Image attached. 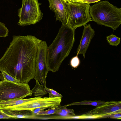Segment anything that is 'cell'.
<instances>
[{
  "label": "cell",
  "mask_w": 121,
  "mask_h": 121,
  "mask_svg": "<svg viewBox=\"0 0 121 121\" xmlns=\"http://www.w3.org/2000/svg\"><path fill=\"white\" fill-rule=\"evenodd\" d=\"M42 40L35 36L13 35L0 59V71H4L21 83L34 78L39 46Z\"/></svg>",
  "instance_id": "6da1fadb"
},
{
  "label": "cell",
  "mask_w": 121,
  "mask_h": 121,
  "mask_svg": "<svg viewBox=\"0 0 121 121\" xmlns=\"http://www.w3.org/2000/svg\"><path fill=\"white\" fill-rule=\"evenodd\" d=\"M75 40V30L67 25H62L54 39L47 48L49 71L54 73L58 70L63 61L69 55Z\"/></svg>",
  "instance_id": "7a4b0ae2"
},
{
  "label": "cell",
  "mask_w": 121,
  "mask_h": 121,
  "mask_svg": "<svg viewBox=\"0 0 121 121\" xmlns=\"http://www.w3.org/2000/svg\"><path fill=\"white\" fill-rule=\"evenodd\" d=\"M89 13L92 20L97 24L116 30L121 24V9L107 0L98 1L90 6Z\"/></svg>",
  "instance_id": "3957f363"
},
{
  "label": "cell",
  "mask_w": 121,
  "mask_h": 121,
  "mask_svg": "<svg viewBox=\"0 0 121 121\" xmlns=\"http://www.w3.org/2000/svg\"><path fill=\"white\" fill-rule=\"evenodd\" d=\"M66 25L75 30L92 21L89 4L76 2H67Z\"/></svg>",
  "instance_id": "277c9868"
},
{
  "label": "cell",
  "mask_w": 121,
  "mask_h": 121,
  "mask_svg": "<svg viewBox=\"0 0 121 121\" xmlns=\"http://www.w3.org/2000/svg\"><path fill=\"white\" fill-rule=\"evenodd\" d=\"M32 95L28 83H17L5 80L0 82V102L22 99Z\"/></svg>",
  "instance_id": "5b68a950"
},
{
  "label": "cell",
  "mask_w": 121,
  "mask_h": 121,
  "mask_svg": "<svg viewBox=\"0 0 121 121\" xmlns=\"http://www.w3.org/2000/svg\"><path fill=\"white\" fill-rule=\"evenodd\" d=\"M38 0H22V7L17 11L18 25L24 26L33 25L42 19L43 14Z\"/></svg>",
  "instance_id": "8992f818"
},
{
  "label": "cell",
  "mask_w": 121,
  "mask_h": 121,
  "mask_svg": "<svg viewBox=\"0 0 121 121\" xmlns=\"http://www.w3.org/2000/svg\"><path fill=\"white\" fill-rule=\"evenodd\" d=\"M48 46L45 41L39 44L35 66L34 78L37 80L44 87L46 86V78L48 70L47 61L46 51Z\"/></svg>",
  "instance_id": "52a82bcc"
},
{
  "label": "cell",
  "mask_w": 121,
  "mask_h": 121,
  "mask_svg": "<svg viewBox=\"0 0 121 121\" xmlns=\"http://www.w3.org/2000/svg\"><path fill=\"white\" fill-rule=\"evenodd\" d=\"M61 98L44 97L32 100L9 108L6 110H29L41 107H47L48 108L58 107L60 105Z\"/></svg>",
  "instance_id": "ba28073f"
},
{
  "label": "cell",
  "mask_w": 121,
  "mask_h": 121,
  "mask_svg": "<svg viewBox=\"0 0 121 121\" xmlns=\"http://www.w3.org/2000/svg\"><path fill=\"white\" fill-rule=\"evenodd\" d=\"M117 112H121V101L107 102L84 114L95 116L100 118L104 115Z\"/></svg>",
  "instance_id": "9c48e42d"
},
{
  "label": "cell",
  "mask_w": 121,
  "mask_h": 121,
  "mask_svg": "<svg viewBox=\"0 0 121 121\" xmlns=\"http://www.w3.org/2000/svg\"><path fill=\"white\" fill-rule=\"evenodd\" d=\"M49 7L55 13L56 21L59 20L62 25H66L67 3L64 0H48Z\"/></svg>",
  "instance_id": "30bf717a"
},
{
  "label": "cell",
  "mask_w": 121,
  "mask_h": 121,
  "mask_svg": "<svg viewBox=\"0 0 121 121\" xmlns=\"http://www.w3.org/2000/svg\"><path fill=\"white\" fill-rule=\"evenodd\" d=\"M82 35L77 48V55L82 54L84 59L85 54L91 40L95 35V31L90 24L84 26Z\"/></svg>",
  "instance_id": "8fae6325"
},
{
  "label": "cell",
  "mask_w": 121,
  "mask_h": 121,
  "mask_svg": "<svg viewBox=\"0 0 121 121\" xmlns=\"http://www.w3.org/2000/svg\"><path fill=\"white\" fill-rule=\"evenodd\" d=\"M2 111L11 118H30L35 115L30 110H3Z\"/></svg>",
  "instance_id": "7c38bea8"
},
{
  "label": "cell",
  "mask_w": 121,
  "mask_h": 121,
  "mask_svg": "<svg viewBox=\"0 0 121 121\" xmlns=\"http://www.w3.org/2000/svg\"><path fill=\"white\" fill-rule=\"evenodd\" d=\"M40 98L35 97L25 99H14L1 101L0 102V110H6L11 107Z\"/></svg>",
  "instance_id": "4fadbf2b"
},
{
  "label": "cell",
  "mask_w": 121,
  "mask_h": 121,
  "mask_svg": "<svg viewBox=\"0 0 121 121\" xmlns=\"http://www.w3.org/2000/svg\"><path fill=\"white\" fill-rule=\"evenodd\" d=\"M36 83L34 88L31 90L32 94L36 97H41L46 95L47 93L45 91L44 87L40 84L37 80H36Z\"/></svg>",
  "instance_id": "5bb4252c"
},
{
  "label": "cell",
  "mask_w": 121,
  "mask_h": 121,
  "mask_svg": "<svg viewBox=\"0 0 121 121\" xmlns=\"http://www.w3.org/2000/svg\"><path fill=\"white\" fill-rule=\"evenodd\" d=\"M106 102L101 100L92 101L84 100L80 102H73L66 105L67 106L72 105H90L97 107L105 104Z\"/></svg>",
  "instance_id": "9a60e30c"
},
{
  "label": "cell",
  "mask_w": 121,
  "mask_h": 121,
  "mask_svg": "<svg viewBox=\"0 0 121 121\" xmlns=\"http://www.w3.org/2000/svg\"><path fill=\"white\" fill-rule=\"evenodd\" d=\"M106 38L108 42L111 45L117 46L120 43L121 38L113 34L107 36Z\"/></svg>",
  "instance_id": "2e32d148"
},
{
  "label": "cell",
  "mask_w": 121,
  "mask_h": 121,
  "mask_svg": "<svg viewBox=\"0 0 121 121\" xmlns=\"http://www.w3.org/2000/svg\"><path fill=\"white\" fill-rule=\"evenodd\" d=\"M61 109L60 105L58 107L49 108L48 110H43L38 113L36 115H37L43 116L53 114L55 113L58 110Z\"/></svg>",
  "instance_id": "e0dca14e"
},
{
  "label": "cell",
  "mask_w": 121,
  "mask_h": 121,
  "mask_svg": "<svg viewBox=\"0 0 121 121\" xmlns=\"http://www.w3.org/2000/svg\"><path fill=\"white\" fill-rule=\"evenodd\" d=\"M45 91L49 94V97L55 98L60 97L62 98V96L52 89L48 88L45 86L44 87Z\"/></svg>",
  "instance_id": "ac0fdd59"
},
{
  "label": "cell",
  "mask_w": 121,
  "mask_h": 121,
  "mask_svg": "<svg viewBox=\"0 0 121 121\" xmlns=\"http://www.w3.org/2000/svg\"><path fill=\"white\" fill-rule=\"evenodd\" d=\"M1 72L2 74L4 80H5L16 83H21L18 81L4 71H2Z\"/></svg>",
  "instance_id": "d6986e66"
},
{
  "label": "cell",
  "mask_w": 121,
  "mask_h": 121,
  "mask_svg": "<svg viewBox=\"0 0 121 121\" xmlns=\"http://www.w3.org/2000/svg\"><path fill=\"white\" fill-rule=\"evenodd\" d=\"M78 56L77 55L76 56L73 57L70 61V65L73 68H77L80 64V60Z\"/></svg>",
  "instance_id": "ffe728a7"
},
{
  "label": "cell",
  "mask_w": 121,
  "mask_h": 121,
  "mask_svg": "<svg viewBox=\"0 0 121 121\" xmlns=\"http://www.w3.org/2000/svg\"><path fill=\"white\" fill-rule=\"evenodd\" d=\"M121 112H117L104 115L100 117V118H108L121 119Z\"/></svg>",
  "instance_id": "44dd1931"
},
{
  "label": "cell",
  "mask_w": 121,
  "mask_h": 121,
  "mask_svg": "<svg viewBox=\"0 0 121 121\" xmlns=\"http://www.w3.org/2000/svg\"><path fill=\"white\" fill-rule=\"evenodd\" d=\"M57 111L62 112L66 114H71L73 116L75 115L74 111L73 109L67 108L66 107L59 109Z\"/></svg>",
  "instance_id": "7402d4cb"
},
{
  "label": "cell",
  "mask_w": 121,
  "mask_h": 121,
  "mask_svg": "<svg viewBox=\"0 0 121 121\" xmlns=\"http://www.w3.org/2000/svg\"><path fill=\"white\" fill-rule=\"evenodd\" d=\"M81 119H94L99 118L97 116L90 115H85L84 114L82 116Z\"/></svg>",
  "instance_id": "603a6c76"
},
{
  "label": "cell",
  "mask_w": 121,
  "mask_h": 121,
  "mask_svg": "<svg viewBox=\"0 0 121 121\" xmlns=\"http://www.w3.org/2000/svg\"><path fill=\"white\" fill-rule=\"evenodd\" d=\"M47 108H48L46 107H40L34 109L32 111L34 114L35 115H36L38 112L44 110Z\"/></svg>",
  "instance_id": "cb8c5ba5"
},
{
  "label": "cell",
  "mask_w": 121,
  "mask_h": 121,
  "mask_svg": "<svg viewBox=\"0 0 121 121\" xmlns=\"http://www.w3.org/2000/svg\"><path fill=\"white\" fill-rule=\"evenodd\" d=\"M100 0H81L77 2L86 3L89 4L96 2Z\"/></svg>",
  "instance_id": "d4e9b609"
},
{
  "label": "cell",
  "mask_w": 121,
  "mask_h": 121,
  "mask_svg": "<svg viewBox=\"0 0 121 121\" xmlns=\"http://www.w3.org/2000/svg\"><path fill=\"white\" fill-rule=\"evenodd\" d=\"M11 117L4 113L2 110H0V119H9Z\"/></svg>",
  "instance_id": "484cf974"
},
{
  "label": "cell",
  "mask_w": 121,
  "mask_h": 121,
  "mask_svg": "<svg viewBox=\"0 0 121 121\" xmlns=\"http://www.w3.org/2000/svg\"><path fill=\"white\" fill-rule=\"evenodd\" d=\"M69 119H81V116H72L70 117Z\"/></svg>",
  "instance_id": "4316f807"
},
{
  "label": "cell",
  "mask_w": 121,
  "mask_h": 121,
  "mask_svg": "<svg viewBox=\"0 0 121 121\" xmlns=\"http://www.w3.org/2000/svg\"><path fill=\"white\" fill-rule=\"evenodd\" d=\"M0 79L1 80H3V78L2 74L0 71Z\"/></svg>",
  "instance_id": "83f0119b"
},
{
  "label": "cell",
  "mask_w": 121,
  "mask_h": 121,
  "mask_svg": "<svg viewBox=\"0 0 121 121\" xmlns=\"http://www.w3.org/2000/svg\"><path fill=\"white\" fill-rule=\"evenodd\" d=\"M81 0H71L70 2H78L79 1Z\"/></svg>",
  "instance_id": "f1b7e54d"
},
{
  "label": "cell",
  "mask_w": 121,
  "mask_h": 121,
  "mask_svg": "<svg viewBox=\"0 0 121 121\" xmlns=\"http://www.w3.org/2000/svg\"><path fill=\"white\" fill-rule=\"evenodd\" d=\"M65 2H70L71 0H64Z\"/></svg>",
  "instance_id": "f546056e"
}]
</instances>
